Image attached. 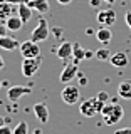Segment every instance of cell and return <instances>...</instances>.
<instances>
[{
    "instance_id": "1",
    "label": "cell",
    "mask_w": 131,
    "mask_h": 134,
    "mask_svg": "<svg viewBox=\"0 0 131 134\" xmlns=\"http://www.w3.org/2000/svg\"><path fill=\"white\" fill-rule=\"evenodd\" d=\"M101 114H103V119H104V124L106 126H114L124 117V109L118 102H109L103 107Z\"/></svg>"
},
{
    "instance_id": "2",
    "label": "cell",
    "mask_w": 131,
    "mask_h": 134,
    "mask_svg": "<svg viewBox=\"0 0 131 134\" xmlns=\"http://www.w3.org/2000/svg\"><path fill=\"white\" fill-rule=\"evenodd\" d=\"M49 34H50V30H49V24H47V20L44 19V17H40L39 19V22H37V27L32 30V34H30V40H34V42H44V40H47L49 39Z\"/></svg>"
},
{
    "instance_id": "3",
    "label": "cell",
    "mask_w": 131,
    "mask_h": 134,
    "mask_svg": "<svg viewBox=\"0 0 131 134\" xmlns=\"http://www.w3.org/2000/svg\"><path fill=\"white\" fill-rule=\"evenodd\" d=\"M61 97H62V100H64L66 104L74 106V104H77L79 100H81V89H79L77 86L67 84L64 89H62V92H61Z\"/></svg>"
},
{
    "instance_id": "4",
    "label": "cell",
    "mask_w": 131,
    "mask_h": 134,
    "mask_svg": "<svg viewBox=\"0 0 131 134\" xmlns=\"http://www.w3.org/2000/svg\"><path fill=\"white\" fill-rule=\"evenodd\" d=\"M42 65V55L34 57V59H24L22 60V75L24 77H34L39 72Z\"/></svg>"
},
{
    "instance_id": "5",
    "label": "cell",
    "mask_w": 131,
    "mask_h": 134,
    "mask_svg": "<svg viewBox=\"0 0 131 134\" xmlns=\"http://www.w3.org/2000/svg\"><path fill=\"white\" fill-rule=\"evenodd\" d=\"M20 54H22V57L24 59H34V57H39L40 55V47H39V44L37 42H34V40H25L20 44Z\"/></svg>"
},
{
    "instance_id": "6",
    "label": "cell",
    "mask_w": 131,
    "mask_h": 134,
    "mask_svg": "<svg viewBox=\"0 0 131 134\" xmlns=\"http://www.w3.org/2000/svg\"><path fill=\"white\" fill-rule=\"evenodd\" d=\"M79 74V67H77V62H69V64H66V67L62 69L61 75H59V81L62 84H69L71 81H74V77Z\"/></svg>"
},
{
    "instance_id": "7",
    "label": "cell",
    "mask_w": 131,
    "mask_h": 134,
    "mask_svg": "<svg viewBox=\"0 0 131 134\" xmlns=\"http://www.w3.org/2000/svg\"><path fill=\"white\" fill-rule=\"evenodd\" d=\"M96 20L103 25V27H111L116 22V12L113 8H104V10H99L98 15H96Z\"/></svg>"
},
{
    "instance_id": "8",
    "label": "cell",
    "mask_w": 131,
    "mask_h": 134,
    "mask_svg": "<svg viewBox=\"0 0 131 134\" xmlns=\"http://www.w3.org/2000/svg\"><path fill=\"white\" fill-rule=\"evenodd\" d=\"M32 89L30 87H27V86H12L10 89L7 91V97L8 100H12V102H17L22 96H27V94H30Z\"/></svg>"
},
{
    "instance_id": "9",
    "label": "cell",
    "mask_w": 131,
    "mask_h": 134,
    "mask_svg": "<svg viewBox=\"0 0 131 134\" xmlns=\"http://www.w3.org/2000/svg\"><path fill=\"white\" fill-rule=\"evenodd\" d=\"M79 112L84 116V117H94L98 114V107H96V102H94V97L91 99H86L79 104Z\"/></svg>"
},
{
    "instance_id": "10",
    "label": "cell",
    "mask_w": 131,
    "mask_h": 134,
    "mask_svg": "<svg viewBox=\"0 0 131 134\" xmlns=\"http://www.w3.org/2000/svg\"><path fill=\"white\" fill-rule=\"evenodd\" d=\"M56 55L61 59V60H71V59H72V44L64 40L56 49Z\"/></svg>"
},
{
    "instance_id": "11",
    "label": "cell",
    "mask_w": 131,
    "mask_h": 134,
    "mask_svg": "<svg viewBox=\"0 0 131 134\" xmlns=\"http://www.w3.org/2000/svg\"><path fill=\"white\" fill-rule=\"evenodd\" d=\"M34 114H35L37 121L42 124H45L49 121V107L45 106L44 102H37L35 106H34Z\"/></svg>"
},
{
    "instance_id": "12",
    "label": "cell",
    "mask_w": 131,
    "mask_h": 134,
    "mask_svg": "<svg viewBox=\"0 0 131 134\" xmlns=\"http://www.w3.org/2000/svg\"><path fill=\"white\" fill-rule=\"evenodd\" d=\"M20 44L15 37H10V35H5V37H0V49L3 50H15L19 49Z\"/></svg>"
},
{
    "instance_id": "13",
    "label": "cell",
    "mask_w": 131,
    "mask_h": 134,
    "mask_svg": "<svg viewBox=\"0 0 131 134\" xmlns=\"http://www.w3.org/2000/svg\"><path fill=\"white\" fill-rule=\"evenodd\" d=\"M96 39H98V42H101V44L108 45L109 42L113 40V32L109 27H99L98 32H96Z\"/></svg>"
},
{
    "instance_id": "14",
    "label": "cell",
    "mask_w": 131,
    "mask_h": 134,
    "mask_svg": "<svg viewBox=\"0 0 131 134\" xmlns=\"http://www.w3.org/2000/svg\"><path fill=\"white\" fill-rule=\"evenodd\" d=\"M109 62H111L113 67H126L129 64V59H128V55H126L124 52H116V54L111 55Z\"/></svg>"
},
{
    "instance_id": "15",
    "label": "cell",
    "mask_w": 131,
    "mask_h": 134,
    "mask_svg": "<svg viewBox=\"0 0 131 134\" xmlns=\"http://www.w3.org/2000/svg\"><path fill=\"white\" fill-rule=\"evenodd\" d=\"M32 8L27 5V3H19V5H17V14H19V17H20V20H22L24 24H27L29 20L32 19Z\"/></svg>"
},
{
    "instance_id": "16",
    "label": "cell",
    "mask_w": 131,
    "mask_h": 134,
    "mask_svg": "<svg viewBox=\"0 0 131 134\" xmlns=\"http://www.w3.org/2000/svg\"><path fill=\"white\" fill-rule=\"evenodd\" d=\"M27 5L32 10H37L39 14H47L49 12V0H30V2H27Z\"/></svg>"
},
{
    "instance_id": "17",
    "label": "cell",
    "mask_w": 131,
    "mask_h": 134,
    "mask_svg": "<svg viewBox=\"0 0 131 134\" xmlns=\"http://www.w3.org/2000/svg\"><path fill=\"white\" fill-rule=\"evenodd\" d=\"M5 24H7L8 32H19L20 29H22V25H24V22L20 20L19 15H10V17L5 20Z\"/></svg>"
},
{
    "instance_id": "18",
    "label": "cell",
    "mask_w": 131,
    "mask_h": 134,
    "mask_svg": "<svg viewBox=\"0 0 131 134\" xmlns=\"http://www.w3.org/2000/svg\"><path fill=\"white\" fill-rule=\"evenodd\" d=\"M12 14H14V5L5 0H0V20H7Z\"/></svg>"
},
{
    "instance_id": "19",
    "label": "cell",
    "mask_w": 131,
    "mask_h": 134,
    "mask_svg": "<svg viewBox=\"0 0 131 134\" xmlns=\"http://www.w3.org/2000/svg\"><path fill=\"white\" fill-rule=\"evenodd\" d=\"M118 96L123 99H131V81H123L118 86Z\"/></svg>"
},
{
    "instance_id": "20",
    "label": "cell",
    "mask_w": 131,
    "mask_h": 134,
    "mask_svg": "<svg viewBox=\"0 0 131 134\" xmlns=\"http://www.w3.org/2000/svg\"><path fill=\"white\" fill-rule=\"evenodd\" d=\"M84 59H86V50L82 49V45L77 44V42L72 44V60L79 64L81 60H84Z\"/></svg>"
},
{
    "instance_id": "21",
    "label": "cell",
    "mask_w": 131,
    "mask_h": 134,
    "mask_svg": "<svg viewBox=\"0 0 131 134\" xmlns=\"http://www.w3.org/2000/svg\"><path fill=\"white\" fill-rule=\"evenodd\" d=\"M94 57L98 59L99 62H106L111 59V52L106 49V47H103V49H98V50H94Z\"/></svg>"
},
{
    "instance_id": "22",
    "label": "cell",
    "mask_w": 131,
    "mask_h": 134,
    "mask_svg": "<svg viewBox=\"0 0 131 134\" xmlns=\"http://www.w3.org/2000/svg\"><path fill=\"white\" fill-rule=\"evenodd\" d=\"M14 134H29V126L25 121H20L19 124L14 127Z\"/></svg>"
},
{
    "instance_id": "23",
    "label": "cell",
    "mask_w": 131,
    "mask_h": 134,
    "mask_svg": "<svg viewBox=\"0 0 131 134\" xmlns=\"http://www.w3.org/2000/svg\"><path fill=\"white\" fill-rule=\"evenodd\" d=\"M96 99L99 100V102H103V104H106L108 100H109V94L106 91H99L98 94H96Z\"/></svg>"
},
{
    "instance_id": "24",
    "label": "cell",
    "mask_w": 131,
    "mask_h": 134,
    "mask_svg": "<svg viewBox=\"0 0 131 134\" xmlns=\"http://www.w3.org/2000/svg\"><path fill=\"white\" fill-rule=\"evenodd\" d=\"M7 32H8V29H7L5 20H0V37H5Z\"/></svg>"
},
{
    "instance_id": "25",
    "label": "cell",
    "mask_w": 131,
    "mask_h": 134,
    "mask_svg": "<svg viewBox=\"0 0 131 134\" xmlns=\"http://www.w3.org/2000/svg\"><path fill=\"white\" fill-rule=\"evenodd\" d=\"M79 75V86H87V77H86V75H84V74H81V72H79L77 74Z\"/></svg>"
},
{
    "instance_id": "26",
    "label": "cell",
    "mask_w": 131,
    "mask_h": 134,
    "mask_svg": "<svg viewBox=\"0 0 131 134\" xmlns=\"http://www.w3.org/2000/svg\"><path fill=\"white\" fill-rule=\"evenodd\" d=\"M0 134H14V129H10L5 124V126H2V127H0Z\"/></svg>"
},
{
    "instance_id": "27",
    "label": "cell",
    "mask_w": 131,
    "mask_h": 134,
    "mask_svg": "<svg viewBox=\"0 0 131 134\" xmlns=\"http://www.w3.org/2000/svg\"><path fill=\"white\" fill-rule=\"evenodd\" d=\"M124 22H126V25H128L129 30H131V10H129V12H126V15H124Z\"/></svg>"
},
{
    "instance_id": "28",
    "label": "cell",
    "mask_w": 131,
    "mask_h": 134,
    "mask_svg": "<svg viewBox=\"0 0 131 134\" xmlns=\"http://www.w3.org/2000/svg\"><path fill=\"white\" fill-rule=\"evenodd\" d=\"M114 134H131V127H121V129H118Z\"/></svg>"
},
{
    "instance_id": "29",
    "label": "cell",
    "mask_w": 131,
    "mask_h": 134,
    "mask_svg": "<svg viewBox=\"0 0 131 134\" xmlns=\"http://www.w3.org/2000/svg\"><path fill=\"white\" fill-rule=\"evenodd\" d=\"M101 2H104V0H89V5L94 7V8H98L101 5Z\"/></svg>"
},
{
    "instance_id": "30",
    "label": "cell",
    "mask_w": 131,
    "mask_h": 134,
    "mask_svg": "<svg viewBox=\"0 0 131 134\" xmlns=\"http://www.w3.org/2000/svg\"><path fill=\"white\" fill-rule=\"evenodd\" d=\"M5 2H8V3H12V5H19V3H24L25 0H5Z\"/></svg>"
},
{
    "instance_id": "31",
    "label": "cell",
    "mask_w": 131,
    "mask_h": 134,
    "mask_svg": "<svg viewBox=\"0 0 131 134\" xmlns=\"http://www.w3.org/2000/svg\"><path fill=\"white\" fill-rule=\"evenodd\" d=\"M57 3H61V5H69V3H72V0H57Z\"/></svg>"
},
{
    "instance_id": "32",
    "label": "cell",
    "mask_w": 131,
    "mask_h": 134,
    "mask_svg": "<svg viewBox=\"0 0 131 134\" xmlns=\"http://www.w3.org/2000/svg\"><path fill=\"white\" fill-rule=\"evenodd\" d=\"M94 57V50H86V59Z\"/></svg>"
},
{
    "instance_id": "33",
    "label": "cell",
    "mask_w": 131,
    "mask_h": 134,
    "mask_svg": "<svg viewBox=\"0 0 131 134\" xmlns=\"http://www.w3.org/2000/svg\"><path fill=\"white\" fill-rule=\"evenodd\" d=\"M7 121H8V119H5V117H2V116H0V127L7 124Z\"/></svg>"
},
{
    "instance_id": "34",
    "label": "cell",
    "mask_w": 131,
    "mask_h": 134,
    "mask_svg": "<svg viewBox=\"0 0 131 134\" xmlns=\"http://www.w3.org/2000/svg\"><path fill=\"white\" fill-rule=\"evenodd\" d=\"M3 67H5V62H3V57H2V55H0V70H2V69H3Z\"/></svg>"
},
{
    "instance_id": "35",
    "label": "cell",
    "mask_w": 131,
    "mask_h": 134,
    "mask_svg": "<svg viewBox=\"0 0 131 134\" xmlns=\"http://www.w3.org/2000/svg\"><path fill=\"white\" fill-rule=\"evenodd\" d=\"M32 134H42V131H40V129H35V131H34Z\"/></svg>"
},
{
    "instance_id": "36",
    "label": "cell",
    "mask_w": 131,
    "mask_h": 134,
    "mask_svg": "<svg viewBox=\"0 0 131 134\" xmlns=\"http://www.w3.org/2000/svg\"><path fill=\"white\" fill-rule=\"evenodd\" d=\"M104 2H106V3H114L116 0H104Z\"/></svg>"
},
{
    "instance_id": "37",
    "label": "cell",
    "mask_w": 131,
    "mask_h": 134,
    "mask_svg": "<svg viewBox=\"0 0 131 134\" xmlns=\"http://www.w3.org/2000/svg\"><path fill=\"white\" fill-rule=\"evenodd\" d=\"M0 87H2V84H0Z\"/></svg>"
}]
</instances>
